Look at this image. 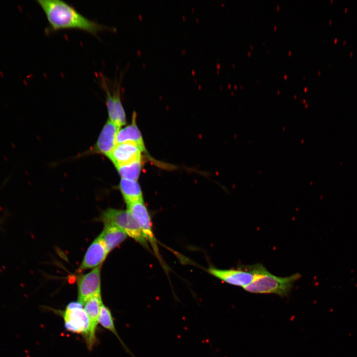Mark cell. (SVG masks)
Here are the masks:
<instances>
[{"instance_id":"cell-1","label":"cell","mask_w":357,"mask_h":357,"mask_svg":"<svg viewBox=\"0 0 357 357\" xmlns=\"http://www.w3.org/2000/svg\"><path fill=\"white\" fill-rule=\"evenodd\" d=\"M37 2L44 12L53 30L78 29L96 35L99 31L111 29L87 18L64 1L38 0Z\"/></svg>"},{"instance_id":"cell-2","label":"cell","mask_w":357,"mask_h":357,"mask_svg":"<svg viewBox=\"0 0 357 357\" xmlns=\"http://www.w3.org/2000/svg\"><path fill=\"white\" fill-rule=\"evenodd\" d=\"M256 275L253 281L243 289L251 293L275 294L280 297L287 296L294 284L301 277L299 273L281 277L269 272L261 263H257Z\"/></svg>"},{"instance_id":"cell-3","label":"cell","mask_w":357,"mask_h":357,"mask_svg":"<svg viewBox=\"0 0 357 357\" xmlns=\"http://www.w3.org/2000/svg\"><path fill=\"white\" fill-rule=\"evenodd\" d=\"M101 219L104 225H112L122 230L125 234L144 246H147L141 228L127 211L108 208L103 211Z\"/></svg>"},{"instance_id":"cell-4","label":"cell","mask_w":357,"mask_h":357,"mask_svg":"<svg viewBox=\"0 0 357 357\" xmlns=\"http://www.w3.org/2000/svg\"><path fill=\"white\" fill-rule=\"evenodd\" d=\"M207 271L227 284L243 288L254 279L256 275V264L242 266L238 269H222L210 267Z\"/></svg>"},{"instance_id":"cell-5","label":"cell","mask_w":357,"mask_h":357,"mask_svg":"<svg viewBox=\"0 0 357 357\" xmlns=\"http://www.w3.org/2000/svg\"><path fill=\"white\" fill-rule=\"evenodd\" d=\"M60 314L67 331L85 336L89 328V320L83 304L78 300L70 302Z\"/></svg>"},{"instance_id":"cell-6","label":"cell","mask_w":357,"mask_h":357,"mask_svg":"<svg viewBox=\"0 0 357 357\" xmlns=\"http://www.w3.org/2000/svg\"><path fill=\"white\" fill-rule=\"evenodd\" d=\"M101 85L106 94L109 120L120 128L126 123L125 114L120 98V85L119 83H115L111 89L105 78L101 80Z\"/></svg>"},{"instance_id":"cell-7","label":"cell","mask_w":357,"mask_h":357,"mask_svg":"<svg viewBox=\"0 0 357 357\" xmlns=\"http://www.w3.org/2000/svg\"><path fill=\"white\" fill-rule=\"evenodd\" d=\"M101 265L81 275L77 280L78 301L84 304L90 298L101 295Z\"/></svg>"},{"instance_id":"cell-8","label":"cell","mask_w":357,"mask_h":357,"mask_svg":"<svg viewBox=\"0 0 357 357\" xmlns=\"http://www.w3.org/2000/svg\"><path fill=\"white\" fill-rule=\"evenodd\" d=\"M127 211L136 221L146 239L151 243L156 254L158 255L156 240L154 236L149 213L143 202L126 204Z\"/></svg>"},{"instance_id":"cell-9","label":"cell","mask_w":357,"mask_h":357,"mask_svg":"<svg viewBox=\"0 0 357 357\" xmlns=\"http://www.w3.org/2000/svg\"><path fill=\"white\" fill-rule=\"evenodd\" d=\"M102 304L100 295L92 297L83 304L89 320V328L83 337L89 350L92 349L96 342V330L99 323V317Z\"/></svg>"},{"instance_id":"cell-10","label":"cell","mask_w":357,"mask_h":357,"mask_svg":"<svg viewBox=\"0 0 357 357\" xmlns=\"http://www.w3.org/2000/svg\"><path fill=\"white\" fill-rule=\"evenodd\" d=\"M141 152L137 145L125 142L116 144L108 157L117 167L141 160Z\"/></svg>"},{"instance_id":"cell-11","label":"cell","mask_w":357,"mask_h":357,"mask_svg":"<svg viewBox=\"0 0 357 357\" xmlns=\"http://www.w3.org/2000/svg\"><path fill=\"white\" fill-rule=\"evenodd\" d=\"M108 253L104 242L99 236L87 249L80 265L79 270H84L101 265Z\"/></svg>"},{"instance_id":"cell-12","label":"cell","mask_w":357,"mask_h":357,"mask_svg":"<svg viewBox=\"0 0 357 357\" xmlns=\"http://www.w3.org/2000/svg\"><path fill=\"white\" fill-rule=\"evenodd\" d=\"M119 130V127L108 119L100 134L94 151L108 157L116 145Z\"/></svg>"},{"instance_id":"cell-13","label":"cell","mask_w":357,"mask_h":357,"mask_svg":"<svg viewBox=\"0 0 357 357\" xmlns=\"http://www.w3.org/2000/svg\"><path fill=\"white\" fill-rule=\"evenodd\" d=\"M135 119L136 115L134 113L132 123L119 130L116 138V144L131 143L137 145L143 152L145 150V147L141 134L136 125Z\"/></svg>"},{"instance_id":"cell-14","label":"cell","mask_w":357,"mask_h":357,"mask_svg":"<svg viewBox=\"0 0 357 357\" xmlns=\"http://www.w3.org/2000/svg\"><path fill=\"white\" fill-rule=\"evenodd\" d=\"M119 187L126 204L143 202L142 193L137 181L121 178Z\"/></svg>"},{"instance_id":"cell-15","label":"cell","mask_w":357,"mask_h":357,"mask_svg":"<svg viewBox=\"0 0 357 357\" xmlns=\"http://www.w3.org/2000/svg\"><path fill=\"white\" fill-rule=\"evenodd\" d=\"M104 242L109 252L122 242L127 235L120 229L112 225H104V228L99 235Z\"/></svg>"},{"instance_id":"cell-16","label":"cell","mask_w":357,"mask_h":357,"mask_svg":"<svg viewBox=\"0 0 357 357\" xmlns=\"http://www.w3.org/2000/svg\"><path fill=\"white\" fill-rule=\"evenodd\" d=\"M141 160L116 167L121 178L136 180L138 179L141 169Z\"/></svg>"},{"instance_id":"cell-17","label":"cell","mask_w":357,"mask_h":357,"mask_svg":"<svg viewBox=\"0 0 357 357\" xmlns=\"http://www.w3.org/2000/svg\"><path fill=\"white\" fill-rule=\"evenodd\" d=\"M99 323L104 328L109 330L115 336H116L119 340L121 343L123 345L124 347L125 348V346L124 345L123 342L120 339L116 330L113 318L110 309L108 307L106 306L103 303L102 304L100 309L99 317Z\"/></svg>"}]
</instances>
